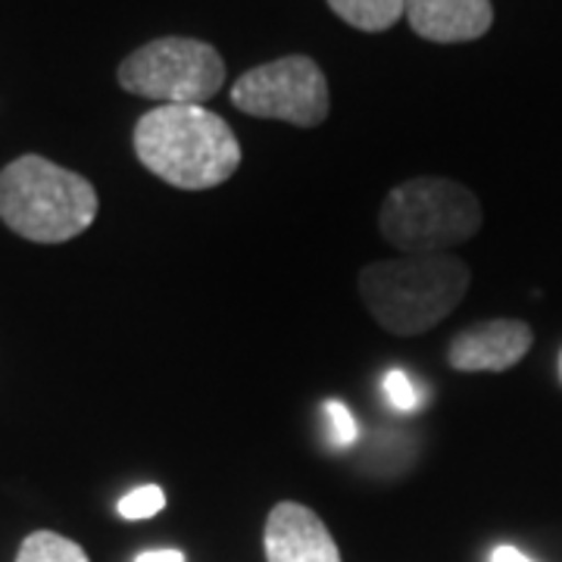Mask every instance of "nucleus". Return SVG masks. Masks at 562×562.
<instances>
[{
  "label": "nucleus",
  "instance_id": "nucleus-3",
  "mask_svg": "<svg viewBox=\"0 0 562 562\" xmlns=\"http://www.w3.org/2000/svg\"><path fill=\"white\" fill-rule=\"evenodd\" d=\"M98 210L91 181L38 154H25L0 172V220L25 241H72L91 228Z\"/></svg>",
  "mask_w": 562,
  "mask_h": 562
},
{
  "label": "nucleus",
  "instance_id": "nucleus-8",
  "mask_svg": "<svg viewBox=\"0 0 562 562\" xmlns=\"http://www.w3.org/2000/svg\"><path fill=\"white\" fill-rule=\"evenodd\" d=\"M266 562H341V550L319 516L294 501L272 506L266 531Z\"/></svg>",
  "mask_w": 562,
  "mask_h": 562
},
{
  "label": "nucleus",
  "instance_id": "nucleus-13",
  "mask_svg": "<svg viewBox=\"0 0 562 562\" xmlns=\"http://www.w3.org/2000/svg\"><path fill=\"white\" fill-rule=\"evenodd\" d=\"M322 413H325L328 443H331V447L344 450V447H350V443L357 441V419H353V413L347 409V403L325 401Z\"/></svg>",
  "mask_w": 562,
  "mask_h": 562
},
{
  "label": "nucleus",
  "instance_id": "nucleus-15",
  "mask_svg": "<svg viewBox=\"0 0 562 562\" xmlns=\"http://www.w3.org/2000/svg\"><path fill=\"white\" fill-rule=\"evenodd\" d=\"M135 562H184V553L181 550H144L135 557Z\"/></svg>",
  "mask_w": 562,
  "mask_h": 562
},
{
  "label": "nucleus",
  "instance_id": "nucleus-14",
  "mask_svg": "<svg viewBox=\"0 0 562 562\" xmlns=\"http://www.w3.org/2000/svg\"><path fill=\"white\" fill-rule=\"evenodd\" d=\"M382 394L384 401L391 403L394 409L401 413H413L419 406V387L413 384V379L403 372V369H391L382 379Z\"/></svg>",
  "mask_w": 562,
  "mask_h": 562
},
{
  "label": "nucleus",
  "instance_id": "nucleus-1",
  "mask_svg": "<svg viewBox=\"0 0 562 562\" xmlns=\"http://www.w3.org/2000/svg\"><path fill=\"white\" fill-rule=\"evenodd\" d=\"M135 154L147 172L181 188L210 191L241 166V144L228 122L194 103H160L135 125Z\"/></svg>",
  "mask_w": 562,
  "mask_h": 562
},
{
  "label": "nucleus",
  "instance_id": "nucleus-12",
  "mask_svg": "<svg viewBox=\"0 0 562 562\" xmlns=\"http://www.w3.org/2000/svg\"><path fill=\"white\" fill-rule=\"evenodd\" d=\"M162 506H166V494L160 484H140L120 501V516L128 522H140V519L157 516Z\"/></svg>",
  "mask_w": 562,
  "mask_h": 562
},
{
  "label": "nucleus",
  "instance_id": "nucleus-5",
  "mask_svg": "<svg viewBox=\"0 0 562 562\" xmlns=\"http://www.w3.org/2000/svg\"><path fill=\"white\" fill-rule=\"evenodd\" d=\"M225 81L222 54L198 38H157L128 54L120 66V85L128 94L160 103L203 106Z\"/></svg>",
  "mask_w": 562,
  "mask_h": 562
},
{
  "label": "nucleus",
  "instance_id": "nucleus-7",
  "mask_svg": "<svg viewBox=\"0 0 562 562\" xmlns=\"http://www.w3.org/2000/svg\"><path fill=\"white\" fill-rule=\"evenodd\" d=\"M535 335L522 319H487L462 328L447 347V360L457 372H506L525 360Z\"/></svg>",
  "mask_w": 562,
  "mask_h": 562
},
{
  "label": "nucleus",
  "instance_id": "nucleus-4",
  "mask_svg": "<svg viewBox=\"0 0 562 562\" xmlns=\"http://www.w3.org/2000/svg\"><path fill=\"white\" fill-rule=\"evenodd\" d=\"M482 228V203L453 179L419 176L397 184L379 210V232L401 254H447Z\"/></svg>",
  "mask_w": 562,
  "mask_h": 562
},
{
  "label": "nucleus",
  "instance_id": "nucleus-9",
  "mask_svg": "<svg viewBox=\"0 0 562 562\" xmlns=\"http://www.w3.org/2000/svg\"><path fill=\"white\" fill-rule=\"evenodd\" d=\"M409 29L435 44L479 41L494 25L491 0H406Z\"/></svg>",
  "mask_w": 562,
  "mask_h": 562
},
{
  "label": "nucleus",
  "instance_id": "nucleus-10",
  "mask_svg": "<svg viewBox=\"0 0 562 562\" xmlns=\"http://www.w3.org/2000/svg\"><path fill=\"white\" fill-rule=\"evenodd\" d=\"M328 7L360 32H387L406 16V0H328Z\"/></svg>",
  "mask_w": 562,
  "mask_h": 562
},
{
  "label": "nucleus",
  "instance_id": "nucleus-17",
  "mask_svg": "<svg viewBox=\"0 0 562 562\" xmlns=\"http://www.w3.org/2000/svg\"><path fill=\"white\" fill-rule=\"evenodd\" d=\"M560 375H562V353H560Z\"/></svg>",
  "mask_w": 562,
  "mask_h": 562
},
{
  "label": "nucleus",
  "instance_id": "nucleus-11",
  "mask_svg": "<svg viewBox=\"0 0 562 562\" xmlns=\"http://www.w3.org/2000/svg\"><path fill=\"white\" fill-rule=\"evenodd\" d=\"M16 562H91L79 543L63 538L57 531H32L22 541Z\"/></svg>",
  "mask_w": 562,
  "mask_h": 562
},
{
  "label": "nucleus",
  "instance_id": "nucleus-6",
  "mask_svg": "<svg viewBox=\"0 0 562 562\" xmlns=\"http://www.w3.org/2000/svg\"><path fill=\"white\" fill-rule=\"evenodd\" d=\"M232 103L247 116L291 122L297 128L322 125L331 106L325 72L303 54L247 69L232 85Z\"/></svg>",
  "mask_w": 562,
  "mask_h": 562
},
{
  "label": "nucleus",
  "instance_id": "nucleus-16",
  "mask_svg": "<svg viewBox=\"0 0 562 562\" xmlns=\"http://www.w3.org/2000/svg\"><path fill=\"white\" fill-rule=\"evenodd\" d=\"M491 562H535V560H528L522 550H516V547H506V543H503V547H497V550L491 553Z\"/></svg>",
  "mask_w": 562,
  "mask_h": 562
},
{
  "label": "nucleus",
  "instance_id": "nucleus-2",
  "mask_svg": "<svg viewBox=\"0 0 562 562\" xmlns=\"http://www.w3.org/2000/svg\"><path fill=\"white\" fill-rule=\"evenodd\" d=\"M472 272L450 254H403L369 262L360 297L369 316L397 338H416L441 325L469 294Z\"/></svg>",
  "mask_w": 562,
  "mask_h": 562
}]
</instances>
